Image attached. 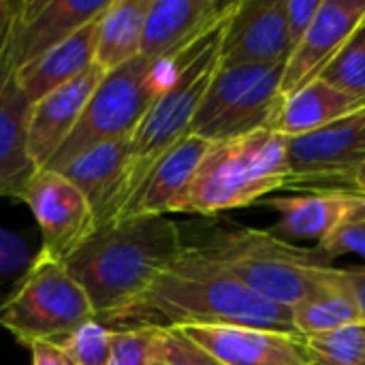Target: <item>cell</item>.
<instances>
[{"label":"cell","mask_w":365,"mask_h":365,"mask_svg":"<svg viewBox=\"0 0 365 365\" xmlns=\"http://www.w3.org/2000/svg\"><path fill=\"white\" fill-rule=\"evenodd\" d=\"M109 0H19L11 26V53L24 66L96 19Z\"/></svg>","instance_id":"5bb4252c"},{"label":"cell","mask_w":365,"mask_h":365,"mask_svg":"<svg viewBox=\"0 0 365 365\" xmlns=\"http://www.w3.org/2000/svg\"><path fill=\"white\" fill-rule=\"evenodd\" d=\"M15 11H17L15 0H0V53H2V49H4V45L9 41Z\"/></svg>","instance_id":"e575fe53"},{"label":"cell","mask_w":365,"mask_h":365,"mask_svg":"<svg viewBox=\"0 0 365 365\" xmlns=\"http://www.w3.org/2000/svg\"><path fill=\"white\" fill-rule=\"evenodd\" d=\"M38 250L32 244L9 229L0 227V289L9 284H17V280L28 272Z\"/></svg>","instance_id":"f546056e"},{"label":"cell","mask_w":365,"mask_h":365,"mask_svg":"<svg viewBox=\"0 0 365 365\" xmlns=\"http://www.w3.org/2000/svg\"><path fill=\"white\" fill-rule=\"evenodd\" d=\"M113 327L101 319H92L71 331L58 344L68 353L75 365H107L111 355Z\"/></svg>","instance_id":"4316f807"},{"label":"cell","mask_w":365,"mask_h":365,"mask_svg":"<svg viewBox=\"0 0 365 365\" xmlns=\"http://www.w3.org/2000/svg\"><path fill=\"white\" fill-rule=\"evenodd\" d=\"M103 75L105 71L92 64L79 77L30 105L26 122V152L36 171L49 165L73 133Z\"/></svg>","instance_id":"9a60e30c"},{"label":"cell","mask_w":365,"mask_h":365,"mask_svg":"<svg viewBox=\"0 0 365 365\" xmlns=\"http://www.w3.org/2000/svg\"><path fill=\"white\" fill-rule=\"evenodd\" d=\"M192 246L257 295L289 310L302 304L334 272V265L317 248L293 246L263 229L214 231Z\"/></svg>","instance_id":"277c9868"},{"label":"cell","mask_w":365,"mask_h":365,"mask_svg":"<svg viewBox=\"0 0 365 365\" xmlns=\"http://www.w3.org/2000/svg\"><path fill=\"white\" fill-rule=\"evenodd\" d=\"M28 349L32 353V365H75L58 342H34Z\"/></svg>","instance_id":"836d02e7"},{"label":"cell","mask_w":365,"mask_h":365,"mask_svg":"<svg viewBox=\"0 0 365 365\" xmlns=\"http://www.w3.org/2000/svg\"><path fill=\"white\" fill-rule=\"evenodd\" d=\"M364 105V101L342 92L340 88L319 77L282 98L272 128L287 139L304 137L329 126L331 122L357 111Z\"/></svg>","instance_id":"7402d4cb"},{"label":"cell","mask_w":365,"mask_h":365,"mask_svg":"<svg viewBox=\"0 0 365 365\" xmlns=\"http://www.w3.org/2000/svg\"><path fill=\"white\" fill-rule=\"evenodd\" d=\"M364 195H365V192H364Z\"/></svg>","instance_id":"74e56055"},{"label":"cell","mask_w":365,"mask_h":365,"mask_svg":"<svg viewBox=\"0 0 365 365\" xmlns=\"http://www.w3.org/2000/svg\"><path fill=\"white\" fill-rule=\"evenodd\" d=\"M154 329V325L113 329L111 355L107 365H150Z\"/></svg>","instance_id":"f1b7e54d"},{"label":"cell","mask_w":365,"mask_h":365,"mask_svg":"<svg viewBox=\"0 0 365 365\" xmlns=\"http://www.w3.org/2000/svg\"><path fill=\"white\" fill-rule=\"evenodd\" d=\"M364 327H365V323H364Z\"/></svg>","instance_id":"8d00e7d4"},{"label":"cell","mask_w":365,"mask_h":365,"mask_svg":"<svg viewBox=\"0 0 365 365\" xmlns=\"http://www.w3.org/2000/svg\"><path fill=\"white\" fill-rule=\"evenodd\" d=\"M237 0H150L139 56L150 62L173 60L218 28Z\"/></svg>","instance_id":"7c38bea8"},{"label":"cell","mask_w":365,"mask_h":365,"mask_svg":"<svg viewBox=\"0 0 365 365\" xmlns=\"http://www.w3.org/2000/svg\"><path fill=\"white\" fill-rule=\"evenodd\" d=\"M278 212L272 233L289 240H325L340 227H365V195L359 190L325 188L310 195L265 201Z\"/></svg>","instance_id":"e0dca14e"},{"label":"cell","mask_w":365,"mask_h":365,"mask_svg":"<svg viewBox=\"0 0 365 365\" xmlns=\"http://www.w3.org/2000/svg\"><path fill=\"white\" fill-rule=\"evenodd\" d=\"M312 365H365V327L351 325L302 338Z\"/></svg>","instance_id":"d4e9b609"},{"label":"cell","mask_w":365,"mask_h":365,"mask_svg":"<svg viewBox=\"0 0 365 365\" xmlns=\"http://www.w3.org/2000/svg\"><path fill=\"white\" fill-rule=\"evenodd\" d=\"M246 327L295 334L293 314L186 244L182 255L109 327Z\"/></svg>","instance_id":"6da1fadb"},{"label":"cell","mask_w":365,"mask_h":365,"mask_svg":"<svg viewBox=\"0 0 365 365\" xmlns=\"http://www.w3.org/2000/svg\"><path fill=\"white\" fill-rule=\"evenodd\" d=\"M289 56L284 0H237L222 30L220 66H274Z\"/></svg>","instance_id":"8fae6325"},{"label":"cell","mask_w":365,"mask_h":365,"mask_svg":"<svg viewBox=\"0 0 365 365\" xmlns=\"http://www.w3.org/2000/svg\"><path fill=\"white\" fill-rule=\"evenodd\" d=\"M128 158L130 137L96 145L60 169L88 199L96 229L122 218L128 203Z\"/></svg>","instance_id":"2e32d148"},{"label":"cell","mask_w":365,"mask_h":365,"mask_svg":"<svg viewBox=\"0 0 365 365\" xmlns=\"http://www.w3.org/2000/svg\"><path fill=\"white\" fill-rule=\"evenodd\" d=\"M317 250L331 263L342 255H359L365 259V227L361 225H346L329 233L325 240L319 242Z\"/></svg>","instance_id":"4dcf8cb0"},{"label":"cell","mask_w":365,"mask_h":365,"mask_svg":"<svg viewBox=\"0 0 365 365\" xmlns=\"http://www.w3.org/2000/svg\"><path fill=\"white\" fill-rule=\"evenodd\" d=\"M220 365H312L299 336L246 327H180Z\"/></svg>","instance_id":"ac0fdd59"},{"label":"cell","mask_w":365,"mask_h":365,"mask_svg":"<svg viewBox=\"0 0 365 365\" xmlns=\"http://www.w3.org/2000/svg\"><path fill=\"white\" fill-rule=\"evenodd\" d=\"M338 272H340V280H342L344 289L353 297V302L361 314V321L365 323V265H353V267L338 269Z\"/></svg>","instance_id":"d6a6232c"},{"label":"cell","mask_w":365,"mask_h":365,"mask_svg":"<svg viewBox=\"0 0 365 365\" xmlns=\"http://www.w3.org/2000/svg\"><path fill=\"white\" fill-rule=\"evenodd\" d=\"M180 227L167 216H133L96 229L66 261L96 319L113 325L182 255Z\"/></svg>","instance_id":"7a4b0ae2"},{"label":"cell","mask_w":365,"mask_h":365,"mask_svg":"<svg viewBox=\"0 0 365 365\" xmlns=\"http://www.w3.org/2000/svg\"><path fill=\"white\" fill-rule=\"evenodd\" d=\"M227 19L175 58L173 79L163 88L135 128L128 158V203L156 163L190 135V124L220 68V43Z\"/></svg>","instance_id":"5b68a950"},{"label":"cell","mask_w":365,"mask_h":365,"mask_svg":"<svg viewBox=\"0 0 365 365\" xmlns=\"http://www.w3.org/2000/svg\"><path fill=\"white\" fill-rule=\"evenodd\" d=\"M41 231V252L66 261L94 231V214L83 192L60 171H36L17 197Z\"/></svg>","instance_id":"30bf717a"},{"label":"cell","mask_w":365,"mask_h":365,"mask_svg":"<svg viewBox=\"0 0 365 365\" xmlns=\"http://www.w3.org/2000/svg\"><path fill=\"white\" fill-rule=\"evenodd\" d=\"M289 188V139L274 128L214 143L175 212L212 216Z\"/></svg>","instance_id":"3957f363"},{"label":"cell","mask_w":365,"mask_h":365,"mask_svg":"<svg viewBox=\"0 0 365 365\" xmlns=\"http://www.w3.org/2000/svg\"><path fill=\"white\" fill-rule=\"evenodd\" d=\"M92 319L94 308L66 265L41 250L0 304V325L24 346L58 342Z\"/></svg>","instance_id":"52a82bcc"},{"label":"cell","mask_w":365,"mask_h":365,"mask_svg":"<svg viewBox=\"0 0 365 365\" xmlns=\"http://www.w3.org/2000/svg\"><path fill=\"white\" fill-rule=\"evenodd\" d=\"M11 34L0 53V197L17 199L36 173L26 152V122L30 103L15 79Z\"/></svg>","instance_id":"d6986e66"},{"label":"cell","mask_w":365,"mask_h":365,"mask_svg":"<svg viewBox=\"0 0 365 365\" xmlns=\"http://www.w3.org/2000/svg\"><path fill=\"white\" fill-rule=\"evenodd\" d=\"M364 21L365 0H323L312 28L284 64L282 98L319 79Z\"/></svg>","instance_id":"4fadbf2b"},{"label":"cell","mask_w":365,"mask_h":365,"mask_svg":"<svg viewBox=\"0 0 365 365\" xmlns=\"http://www.w3.org/2000/svg\"><path fill=\"white\" fill-rule=\"evenodd\" d=\"M173 73L175 58L150 62L143 56H137L126 64L105 73L92 92L77 126L45 169L60 171L73 158L96 145L133 137L150 105L173 79Z\"/></svg>","instance_id":"8992f818"},{"label":"cell","mask_w":365,"mask_h":365,"mask_svg":"<svg viewBox=\"0 0 365 365\" xmlns=\"http://www.w3.org/2000/svg\"><path fill=\"white\" fill-rule=\"evenodd\" d=\"M284 64L218 68L190 124V135L212 143L272 128L280 105Z\"/></svg>","instance_id":"ba28073f"},{"label":"cell","mask_w":365,"mask_h":365,"mask_svg":"<svg viewBox=\"0 0 365 365\" xmlns=\"http://www.w3.org/2000/svg\"><path fill=\"white\" fill-rule=\"evenodd\" d=\"M323 0H284V21L291 51L302 43V38L312 28Z\"/></svg>","instance_id":"1f68e13d"},{"label":"cell","mask_w":365,"mask_h":365,"mask_svg":"<svg viewBox=\"0 0 365 365\" xmlns=\"http://www.w3.org/2000/svg\"><path fill=\"white\" fill-rule=\"evenodd\" d=\"M150 0H109L98 17L94 64L105 73L139 56Z\"/></svg>","instance_id":"603a6c76"},{"label":"cell","mask_w":365,"mask_h":365,"mask_svg":"<svg viewBox=\"0 0 365 365\" xmlns=\"http://www.w3.org/2000/svg\"><path fill=\"white\" fill-rule=\"evenodd\" d=\"M212 145V141L197 135H188L180 143H175L156 163L133 201L126 205L122 218L173 214Z\"/></svg>","instance_id":"ffe728a7"},{"label":"cell","mask_w":365,"mask_h":365,"mask_svg":"<svg viewBox=\"0 0 365 365\" xmlns=\"http://www.w3.org/2000/svg\"><path fill=\"white\" fill-rule=\"evenodd\" d=\"M98 17L15 71L17 86L30 105L94 64Z\"/></svg>","instance_id":"44dd1931"},{"label":"cell","mask_w":365,"mask_h":365,"mask_svg":"<svg viewBox=\"0 0 365 365\" xmlns=\"http://www.w3.org/2000/svg\"><path fill=\"white\" fill-rule=\"evenodd\" d=\"M365 165V105L310 135L289 139L291 186H351Z\"/></svg>","instance_id":"9c48e42d"},{"label":"cell","mask_w":365,"mask_h":365,"mask_svg":"<svg viewBox=\"0 0 365 365\" xmlns=\"http://www.w3.org/2000/svg\"><path fill=\"white\" fill-rule=\"evenodd\" d=\"M293 327L299 338L325 334L351 325H364L361 314L340 280V272L334 267L329 278L317 287L293 310Z\"/></svg>","instance_id":"cb8c5ba5"},{"label":"cell","mask_w":365,"mask_h":365,"mask_svg":"<svg viewBox=\"0 0 365 365\" xmlns=\"http://www.w3.org/2000/svg\"><path fill=\"white\" fill-rule=\"evenodd\" d=\"M150 365H220L180 327H156Z\"/></svg>","instance_id":"83f0119b"},{"label":"cell","mask_w":365,"mask_h":365,"mask_svg":"<svg viewBox=\"0 0 365 365\" xmlns=\"http://www.w3.org/2000/svg\"><path fill=\"white\" fill-rule=\"evenodd\" d=\"M321 79L365 103V21L323 71Z\"/></svg>","instance_id":"484cf974"},{"label":"cell","mask_w":365,"mask_h":365,"mask_svg":"<svg viewBox=\"0 0 365 365\" xmlns=\"http://www.w3.org/2000/svg\"><path fill=\"white\" fill-rule=\"evenodd\" d=\"M351 188H353V190H359V192H365V165L355 173Z\"/></svg>","instance_id":"d590c367"}]
</instances>
